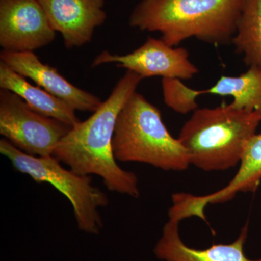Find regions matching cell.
Masks as SVG:
<instances>
[{"instance_id":"6da1fadb","label":"cell","mask_w":261,"mask_h":261,"mask_svg":"<svg viewBox=\"0 0 261 261\" xmlns=\"http://www.w3.org/2000/svg\"><path fill=\"white\" fill-rule=\"evenodd\" d=\"M142 80L127 70L100 107L87 120L71 127L53 154L75 173L97 175L110 191L135 198L140 194L138 178L117 163L113 140L118 115Z\"/></svg>"},{"instance_id":"7a4b0ae2","label":"cell","mask_w":261,"mask_h":261,"mask_svg":"<svg viewBox=\"0 0 261 261\" xmlns=\"http://www.w3.org/2000/svg\"><path fill=\"white\" fill-rule=\"evenodd\" d=\"M244 0H142L130 13V27L158 32L175 47L195 37L216 46L231 43Z\"/></svg>"},{"instance_id":"3957f363","label":"cell","mask_w":261,"mask_h":261,"mask_svg":"<svg viewBox=\"0 0 261 261\" xmlns=\"http://www.w3.org/2000/svg\"><path fill=\"white\" fill-rule=\"evenodd\" d=\"M261 123V111L231 105L197 108L182 126L178 140L190 165L205 171H226L240 163L245 145Z\"/></svg>"},{"instance_id":"277c9868","label":"cell","mask_w":261,"mask_h":261,"mask_svg":"<svg viewBox=\"0 0 261 261\" xmlns=\"http://www.w3.org/2000/svg\"><path fill=\"white\" fill-rule=\"evenodd\" d=\"M117 161L146 163L163 171H183L188 153L163 123L159 108L136 91L117 118L113 140Z\"/></svg>"},{"instance_id":"5b68a950","label":"cell","mask_w":261,"mask_h":261,"mask_svg":"<svg viewBox=\"0 0 261 261\" xmlns=\"http://www.w3.org/2000/svg\"><path fill=\"white\" fill-rule=\"evenodd\" d=\"M0 152L9 159L18 172L28 175L37 183L54 187L69 200L79 229L98 234L103 227L99 209L109 204L108 196L92 184L90 176L66 169L54 156L36 157L24 153L10 142L0 140Z\"/></svg>"},{"instance_id":"8992f818","label":"cell","mask_w":261,"mask_h":261,"mask_svg":"<svg viewBox=\"0 0 261 261\" xmlns=\"http://www.w3.org/2000/svg\"><path fill=\"white\" fill-rule=\"evenodd\" d=\"M71 126L36 112L10 91L0 90V135L24 153L53 156Z\"/></svg>"},{"instance_id":"52a82bcc","label":"cell","mask_w":261,"mask_h":261,"mask_svg":"<svg viewBox=\"0 0 261 261\" xmlns=\"http://www.w3.org/2000/svg\"><path fill=\"white\" fill-rule=\"evenodd\" d=\"M189 56L190 53L185 48L173 47L162 39L148 37L142 45L128 54L121 56L102 51L94 58L92 67L113 63L143 79L161 76L190 80L199 73V68L190 61Z\"/></svg>"},{"instance_id":"ba28073f","label":"cell","mask_w":261,"mask_h":261,"mask_svg":"<svg viewBox=\"0 0 261 261\" xmlns=\"http://www.w3.org/2000/svg\"><path fill=\"white\" fill-rule=\"evenodd\" d=\"M39 0H0V46L13 53L34 51L54 41Z\"/></svg>"},{"instance_id":"9c48e42d","label":"cell","mask_w":261,"mask_h":261,"mask_svg":"<svg viewBox=\"0 0 261 261\" xmlns=\"http://www.w3.org/2000/svg\"><path fill=\"white\" fill-rule=\"evenodd\" d=\"M240 163L234 177L219 191L205 196L173 194L170 213L181 221L192 216L206 221L204 210L209 204L224 203L239 192H256L261 181V134H255L247 142Z\"/></svg>"},{"instance_id":"30bf717a","label":"cell","mask_w":261,"mask_h":261,"mask_svg":"<svg viewBox=\"0 0 261 261\" xmlns=\"http://www.w3.org/2000/svg\"><path fill=\"white\" fill-rule=\"evenodd\" d=\"M0 59L17 73L30 79L41 88L64 101L75 111L94 113L102 105L99 97L70 83L56 68L42 63L34 51L2 50Z\"/></svg>"},{"instance_id":"8fae6325","label":"cell","mask_w":261,"mask_h":261,"mask_svg":"<svg viewBox=\"0 0 261 261\" xmlns=\"http://www.w3.org/2000/svg\"><path fill=\"white\" fill-rule=\"evenodd\" d=\"M51 28L61 33L65 47H80L92 41L94 30L107 18L105 0H39Z\"/></svg>"},{"instance_id":"7c38bea8","label":"cell","mask_w":261,"mask_h":261,"mask_svg":"<svg viewBox=\"0 0 261 261\" xmlns=\"http://www.w3.org/2000/svg\"><path fill=\"white\" fill-rule=\"evenodd\" d=\"M179 221L169 219L154 248V255L165 261H261L247 258L244 246L248 234V224L242 228L238 238L230 244H217L204 250L185 245L180 238Z\"/></svg>"},{"instance_id":"4fadbf2b","label":"cell","mask_w":261,"mask_h":261,"mask_svg":"<svg viewBox=\"0 0 261 261\" xmlns=\"http://www.w3.org/2000/svg\"><path fill=\"white\" fill-rule=\"evenodd\" d=\"M180 94L182 109L186 113L198 108L196 99L202 94L231 96L233 102L230 105L236 109L261 111V68L250 67L238 76L222 75L214 86L203 90H195L183 84Z\"/></svg>"},{"instance_id":"5bb4252c","label":"cell","mask_w":261,"mask_h":261,"mask_svg":"<svg viewBox=\"0 0 261 261\" xmlns=\"http://www.w3.org/2000/svg\"><path fill=\"white\" fill-rule=\"evenodd\" d=\"M0 88L17 94L29 107L43 116L71 127L80 121L71 106L39 86L29 83L25 77L3 61L0 62Z\"/></svg>"},{"instance_id":"9a60e30c","label":"cell","mask_w":261,"mask_h":261,"mask_svg":"<svg viewBox=\"0 0 261 261\" xmlns=\"http://www.w3.org/2000/svg\"><path fill=\"white\" fill-rule=\"evenodd\" d=\"M231 44L246 65L261 68V0H244Z\"/></svg>"}]
</instances>
